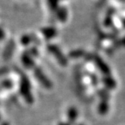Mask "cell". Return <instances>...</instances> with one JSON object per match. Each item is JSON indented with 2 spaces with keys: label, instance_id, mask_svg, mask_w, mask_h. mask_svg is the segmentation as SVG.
Wrapping results in <instances>:
<instances>
[{
  "label": "cell",
  "instance_id": "6da1fadb",
  "mask_svg": "<svg viewBox=\"0 0 125 125\" xmlns=\"http://www.w3.org/2000/svg\"><path fill=\"white\" fill-rule=\"evenodd\" d=\"M20 92L23 97L24 98L25 101L29 104H32L34 102V98L30 90L29 82L27 78H23L21 80L20 86Z\"/></svg>",
  "mask_w": 125,
  "mask_h": 125
},
{
  "label": "cell",
  "instance_id": "7a4b0ae2",
  "mask_svg": "<svg viewBox=\"0 0 125 125\" xmlns=\"http://www.w3.org/2000/svg\"><path fill=\"white\" fill-rule=\"evenodd\" d=\"M78 109L74 107V106H71L69 108L67 111V118H68V122L70 123L71 124H74L78 118Z\"/></svg>",
  "mask_w": 125,
  "mask_h": 125
},
{
  "label": "cell",
  "instance_id": "3957f363",
  "mask_svg": "<svg viewBox=\"0 0 125 125\" xmlns=\"http://www.w3.org/2000/svg\"><path fill=\"white\" fill-rule=\"evenodd\" d=\"M109 110V104L108 101L100 100L97 106V111L100 115H106Z\"/></svg>",
  "mask_w": 125,
  "mask_h": 125
},
{
  "label": "cell",
  "instance_id": "277c9868",
  "mask_svg": "<svg viewBox=\"0 0 125 125\" xmlns=\"http://www.w3.org/2000/svg\"><path fill=\"white\" fill-rule=\"evenodd\" d=\"M36 75L37 79H39V82L42 83V85L43 86H44L45 88H50L51 87V82L40 71H36Z\"/></svg>",
  "mask_w": 125,
  "mask_h": 125
},
{
  "label": "cell",
  "instance_id": "5b68a950",
  "mask_svg": "<svg viewBox=\"0 0 125 125\" xmlns=\"http://www.w3.org/2000/svg\"><path fill=\"white\" fill-rule=\"evenodd\" d=\"M97 94L100 98V100L108 101L110 99V94L107 89H99L97 91Z\"/></svg>",
  "mask_w": 125,
  "mask_h": 125
},
{
  "label": "cell",
  "instance_id": "8992f818",
  "mask_svg": "<svg viewBox=\"0 0 125 125\" xmlns=\"http://www.w3.org/2000/svg\"><path fill=\"white\" fill-rule=\"evenodd\" d=\"M104 85L106 86V88H108L109 89H114L116 86L115 82L112 79L109 78V77H106L103 79Z\"/></svg>",
  "mask_w": 125,
  "mask_h": 125
},
{
  "label": "cell",
  "instance_id": "52a82bcc",
  "mask_svg": "<svg viewBox=\"0 0 125 125\" xmlns=\"http://www.w3.org/2000/svg\"><path fill=\"white\" fill-rule=\"evenodd\" d=\"M58 125H72V124L69 122H60Z\"/></svg>",
  "mask_w": 125,
  "mask_h": 125
},
{
  "label": "cell",
  "instance_id": "ba28073f",
  "mask_svg": "<svg viewBox=\"0 0 125 125\" xmlns=\"http://www.w3.org/2000/svg\"><path fill=\"white\" fill-rule=\"evenodd\" d=\"M1 125H9V124H8V122H4V123H2Z\"/></svg>",
  "mask_w": 125,
  "mask_h": 125
},
{
  "label": "cell",
  "instance_id": "9c48e42d",
  "mask_svg": "<svg viewBox=\"0 0 125 125\" xmlns=\"http://www.w3.org/2000/svg\"><path fill=\"white\" fill-rule=\"evenodd\" d=\"M78 125H84V124H78Z\"/></svg>",
  "mask_w": 125,
  "mask_h": 125
}]
</instances>
